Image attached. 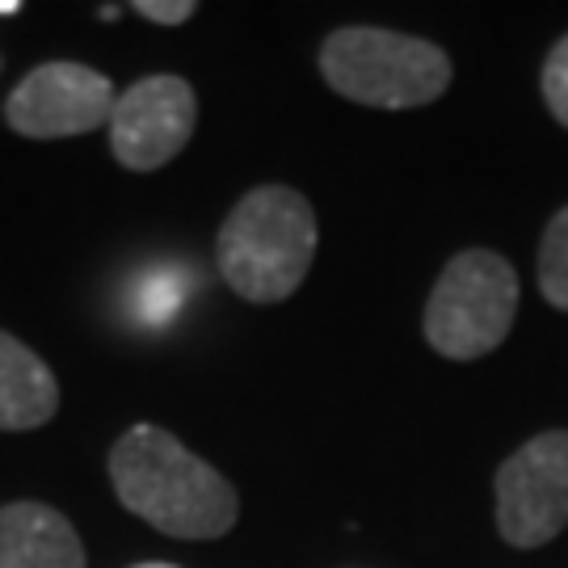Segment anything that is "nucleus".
Here are the masks:
<instances>
[{"mask_svg":"<svg viewBox=\"0 0 568 568\" xmlns=\"http://www.w3.org/2000/svg\"><path fill=\"white\" fill-rule=\"evenodd\" d=\"M518 316V274L493 248H464L426 300V342L450 363H476L509 337Z\"/></svg>","mask_w":568,"mask_h":568,"instance_id":"nucleus-4","label":"nucleus"},{"mask_svg":"<svg viewBox=\"0 0 568 568\" xmlns=\"http://www.w3.org/2000/svg\"><path fill=\"white\" fill-rule=\"evenodd\" d=\"M135 13L156 26H182L199 13V4L194 0H135Z\"/></svg>","mask_w":568,"mask_h":568,"instance_id":"nucleus-12","label":"nucleus"},{"mask_svg":"<svg viewBox=\"0 0 568 568\" xmlns=\"http://www.w3.org/2000/svg\"><path fill=\"white\" fill-rule=\"evenodd\" d=\"M199 126V98L182 77H143L110 110V152L131 173L164 169Z\"/></svg>","mask_w":568,"mask_h":568,"instance_id":"nucleus-7","label":"nucleus"},{"mask_svg":"<svg viewBox=\"0 0 568 568\" xmlns=\"http://www.w3.org/2000/svg\"><path fill=\"white\" fill-rule=\"evenodd\" d=\"M21 4L18 0H0V18H13V13H18Z\"/></svg>","mask_w":568,"mask_h":568,"instance_id":"nucleus-13","label":"nucleus"},{"mask_svg":"<svg viewBox=\"0 0 568 568\" xmlns=\"http://www.w3.org/2000/svg\"><path fill=\"white\" fill-rule=\"evenodd\" d=\"M60 413V379L26 342L0 328V429H42Z\"/></svg>","mask_w":568,"mask_h":568,"instance_id":"nucleus-9","label":"nucleus"},{"mask_svg":"<svg viewBox=\"0 0 568 568\" xmlns=\"http://www.w3.org/2000/svg\"><path fill=\"white\" fill-rule=\"evenodd\" d=\"M497 530L509 548H544L568 527V429L535 434L497 467Z\"/></svg>","mask_w":568,"mask_h":568,"instance_id":"nucleus-5","label":"nucleus"},{"mask_svg":"<svg viewBox=\"0 0 568 568\" xmlns=\"http://www.w3.org/2000/svg\"><path fill=\"white\" fill-rule=\"evenodd\" d=\"M316 211L291 185H257L227 211L215 236L224 283L248 304H283L316 262Z\"/></svg>","mask_w":568,"mask_h":568,"instance_id":"nucleus-2","label":"nucleus"},{"mask_svg":"<svg viewBox=\"0 0 568 568\" xmlns=\"http://www.w3.org/2000/svg\"><path fill=\"white\" fill-rule=\"evenodd\" d=\"M131 568H178V565H161V560H148V565H131Z\"/></svg>","mask_w":568,"mask_h":568,"instance_id":"nucleus-14","label":"nucleus"},{"mask_svg":"<svg viewBox=\"0 0 568 568\" xmlns=\"http://www.w3.org/2000/svg\"><path fill=\"white\" fill-rule=\"evenodd\" d=\"M0 568H89L68 514L42 501L0 506Z\"/></svg>","mask_w":568,"mask_h":568,"instance_id":"nucleus-8","label":"nucleus"},{"mask_svg":"<svg viewBox=\"0 0 568 568\" xmlns=\"http://www.w3.org/2000/svg\"><path fill=\"white\" fill-rule=\"evenodd\" d=\"M539 291L551 307L568 312V206L551 215L539 241Z\"/></svg>","mask_w":568,"mask_h":568,"instance_id":"nucleus-10","label":"nucleus"},{"mask_svg":"<svg viewBox=\"0 0 568 568\" xmlns=\"http://www.w3.org/2000/svg\"><path fill=\"white\" fill-rule=\"evenodd\" d=\"M105 467L122 506L169 539H220L241 518L232 480L161 426H131L110 447Z\"/></svg>","mask_w":568,"mask_h":568,"instance_id":"nucleus-1","label":"nucleus"},{"mask_svg":"<svg viewBox=\"0 0 568 568\" xmlns=\"http://www.w3.org/2000/svg\"><path fill=\"white\" fill-rule=\"evenodd\" d=\"M114 84L98 68L77 60H51L26 72L4 98V122L26 140H68L110 126Z\"/></svg>","mask_w":568,"mask_h":568,"instance_id":"nucleus-6","label":"nucleus"},{"mask_svg":"<svg viewBox=\"0 0 568 568\" xmlns=\"http://www.w3.org/2000/svg\"><path fill=\"white\" fill-rule=\"evenodd\" d=\"M321 72L345 102L375 110H417L450 89L443 47L379 26H342L321 42Z\"/></svg>","mask_w":568,"mask_h":568,"instance_id":"nucleus-3","label":"nucleus"},{"mask_svg":"<svg viewBox=\"0 0 568 568\" xmlns=\"http://www.w3.org/2000/svg\"><path fill=\"white\" fill-rule=\"evenodd\" d=\"M544 102H548L551 119L568 126V34L548 51V63H544Z\"/></svg>","mask_w":568,"mask_h":568,"instance_id":"nucleus-11","label":"nucleus"}]
</instances>
